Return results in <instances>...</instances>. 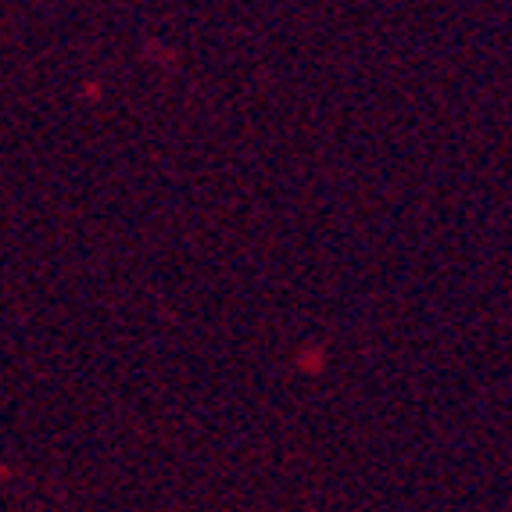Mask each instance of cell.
<instances>
[{
	"label": "cell",
	"mask_w": 512,
	"mask_h": 512,
	"mask_svg": "<svg viewBox=\"0 0 512 512\" xmlns=\"http://www.w3.org/2000/svg\"><path fill=\"white\" fill-rule=\"evenodd\" d=\"M308 351H312V355H298V359H294V366H298L301 373H308V376L323 373V366H326V348H316V344H308Z\"/></svg>",
	"instance_id": "1"
}]
</instances>
